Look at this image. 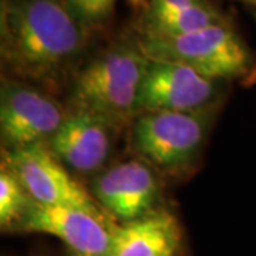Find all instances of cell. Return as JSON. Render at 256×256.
<instances>
[{"mask_svg":"<svg viewBox=\"0 0 256 256\" xmlns=\"http://www.w3.org/2000/svg\"><path fill=\"white\" fill-rule=\"evenodd\" d=\"M87 26L67 0H0V57L8 77L56 90L86 52Z\"/></svg>","mask_w":256,"mask_h":256,"instance_id":"6da1fadb","label":"cell"},{"mask_svg":"<svg viewBox=\"0 0 256 256\" xmlns=\"http://www.w3.org/2000/svg\"><path fill=\"white\" fill-rule=\"evenodd\" d=\"M146 63L138 40L114 43L77 73L70 96L73 110L92 114L114 128L136 120Z\"/></svg>","mask_w":256,"mask_h":256,"instance_id":"7a4b0ae2","label":"cell"},{"mask_svg":"<svg viewBox=\"0 0 256 256\" xmlns=\"http://www.w3.org/2000/svg\"><path fill=\"white\" fill-rule=\"evenodd\" d=\"M138 43L148 58L182 64L214 82L256 76L255 54L229 23L181 36L141 34Z\"/></svg>","mask_w":256,"mask_h":256,"instance_id":"3957f363","label":"cell"},{"mask_svg":"<svg viewBox=\"0 0 256 256\" xmlns=\"http://www.w3.org/2000/svg\"><path fill=\"white\" fill-rule=\"evenodd\" d=\"M210 111L138 114L131 130L134 151L150 165L176 172L198 158L206 141Z\"/></svg>","mask_w":256,"mask_h":256,"instance_id":"277c9868","label":"cell"},{"mask_svg":"<svg viewBox=\"0 0 256 256\" xmlns=\"http://www.w3.org/2000/svg\"><path fill=\"white\" fill-rule=\"evenodd\" d=\"M67 116L63 106L44 90L16 78H2V150L48 144Z\"/></svg>","mask_w":256,"mask_h":256,"instance_id":"5b68a950","label":"cell"},{"mask_svg":"<svg viewBox=\"0 0 256 256\" xmlns=\"http://www.w3.org/2000/svg\"><path fill=\"white\" fill-rule=\"evenodd\" d=\"M2 156V162L14 172L37 204L104 210L47 144L3 150Z\"/></svg>","mask_w":256,"mask_h":256,"instance_id":"8992f818","label":"cell"},{"mask_svg":"<svg viewBox=\"0 0 256 256\" xmlns=\"http://www.w3.org/2000/svg\"><path fill=\"white\" fill-rule=\"evenodd\" d=\"M116 225L104 210L34 202L14 234H46L60 239L76 255L108 256Z\"/></svg>","mask_w":256,"mask_h":256,"instance_id":"52a82bcc","label":"cell"},{"mask_svg":"<svg viewBox=\"0 0 256 256\" xmlns=\"http://www.w3.org/2000/svg\"><path fill=\"white\" fill-rule=\"evenodd\" d=\"M218 82L182 64L148 58L138 114L150 111L206 112L220 98Z\"/></svg>","mask_w":256,"mask_h":256,"instance_id":"ba28073f","label":"cell"},{"mask_svg":"<svg viewBox=\"0 0 256 256\" xmlns=\"http://www.w3.org/2000/svg\"><path fill=\"white\" fill-rule=\"evenodd\" d=\"M92 195L112 220L127 224L156 210L160 184L148 162L130 160L101 172L92 181Z\"/></svg>","mask_w":256,"mask_h":256,"instance_id":"9c48e42d","label":"cell"},{"mask_svg":"<svg viewBox=\"0 0 256 256\" xmlns=\"http://www.w3.org/2000/svg\"><path fill=\"white\" fill-rule=\"evenodd\" d=\"M114 130L92 114L73 110L47 146L68 170L92 174L100 171L110 156Z\"/></svg>","mask_w":256,"mask_h":256,"instance_id":"30bf717a","label":"cell"},{"mask_svg":"<svg viewBox=\"0 0 256 256\" xmlns=\"http://www.w3.org/2000/svg\"><path fill=\"white\" fill-rule=\"evenodd\" d=\"M181 239L176 216L156 210L144 218L117 224L108 256H178Z\"/></svg>","mask_w":256,"mask_h":256,"instance_id":"8fae6325","label":"cell"},{"mask_svg":"<svg viewBox=\"0 0 256 256\" xmlns=\"http://www.w3.org/2000/svg\"><path fill=\"white\" fill-rule=\"evenodd\" d=\"M224 23H228L224 14L210 2H206L200 6L174 12L162 18L141 22V34L161 37L181 36Z\"/></svg>","mask_w":256,"mask_h":256,"instance_id":"7c38bea8","label":"cell"},{"mask_svg":"<svg viewBox=\"0 0 256 256\" xmlns=\"http://www.w3.org/2000/svg\"><path fill=\"white\" fill-rule=\"evenodd\" d=\"M33 198L6 164L0 166V228L14 232L33 206Z\"/></svg>","mask_w":256,"mask_h":256,"instance_id":"4fadbf2b","label":"cell"},{"mask_svg":"<svg viewBox=\"0 0 256 256\" xmlns=\"http://www.w3.org/2000/svg\"><path fill=\"white\" fill-rule=\"evenodd\" d=\"M116 0H67L70 8L86 26L100 23L108 18Z\"/></svg>","mask_w":256,"mask_h":256,"instance_id":"5bb4252c","label":"cell"},{"mask_svg":"<svg viewBox=\"0 0 256 256\" xmlns=\"http://www.w3.org/2000/svg\"><path fill=\"white\" fill-rule=\"evenodd\" d=\"M206 2L208 0H150V4L141 18V22L162 18V16L171 14L174 12L200 6Z\"/></svg>","mask_w":256,"mask_h":256,"instance_id":"9a60e30c","label":"cell"},{"mask_svg":"<svg viewBox=\"0 0 256 256\" xmlns=\"http://www.w3.org/2000/svg\"><path fill=\"white\" fill-rule=\"evenodd\" d=\"M240 2H245V3H249V4H254V6H256V0H240Z\"/></svg>","mask_w":256,"mask_h":256,"instance_id":"2e32d148","label":"cell"},{"mask_svg":"<svg viewBox=\"0 0 256 256\" xmlns=\"http://www.w3.org/2000/svg\"><path fill=\"white\" fill-rule=\"evenodd\" d=\"M68 256H82V255H76L73 252H68Z\"/></svg>","mask_w":256,"mask_h":256,"instance_id":"e0dca14e","label":"cell"}]
</instances>
